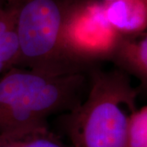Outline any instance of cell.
Returning a JSON list of instances; mask_svg holds the SVG:
<instances>
[{
    "mask_svg": "<svg viewBox=\"0 0 147 147\" xmlns=\"http://www.w3.org/2000/svg\"><path fill=\"white\" fill-rule=\"evenodd\" d=\"M88 76H51L12 67L0 76V134L47 127V119L82 102Z\"/></svg>",
    "mask_w": 147,
    "mask_h": 147,
    "instance_id": "6da1fadb",
    "label": "cell"
},
{
    "mask_svg": "<svg viewBox=\"0 0 147 147\" xmlns=\"http://www.w3.org/2000/svg\"><path fill=\"white\" fill-rule=\"evenodd\" d=\"M87 73V98L64 119L70 146L124 147L129 115L123 106L137 109L139 91L132 86L129 75L119 69L104 70L94 65Z\"/></svg>",
    "mask_w": 147,
    "mask_h": 147,
    "instance_id": "7a4b0ae2",
    "label": "cell"
},
{
    "mask_svg": "<svg viewBox=\"0 0 147 147\" xmlns=\"http://www.w3.org/2000/svg\"><path fill=\"white\" fill-rule=\"evenodd\" d=\"M14 17L17 67L51 76L87 73L65 41L71 6L67 0H5Z\"/></svg>",
    "mask_w": 147,
    "mask_h": 147,
    "instance_id": "3957f363",
    "label": "cell"
},
{
    "mask_svg": "<svg viewBox=\"0 0 147 147\" xmlns=\"http://www.w3.org/2000/svg\"><path fill=\"white\" fill-rule=\"evenodd\" d=\"M119 34L105 20L103 7L84 0L72 4L65 41L69 51L88 69L107 61Z\"/></svg>",
    "mask_w": 147,
    "mask_h": 147,
    "instance_id": "277c9868",
    "label": "cell"
},
{
    "mask_svg": "<svg viewBox=\"0 0 147 147\" xmlns=\"http://www.w3.org/2000/svg\"><path fill=\"white\" fill-rule=\"evenodd\" d=\"M107 61L117 69L137 78L143 88L147 86V34H119Z\"/></svg>",
    "mask_w": 147,
    "mask_h": 147,
    "instance_id": "5b68a950",
    "label": "cell"
},
{
    "mask_svg": "<svg viewBox=\"0 0 147 147\" xmlns=\"http://www.w3.org/2000/svg\"><path fill=\"white\" fill-rule=\"evenodd\" d=\"M103 12L107 22L119 34L146 32L147 0H119L103 7Z\"/></svg>",
    "mask_w": 147,
    "mask_h": 147,
    "instance_id": "8992f818",
    "label": "cell"
},
{
    "mask_svg": "<svg viewBox=\"0 0 147 147\" xmlns=\"http://www.w3.org/2000/svg\"><path fill=\"white\" fill-rule=\"evenodd\" d=\"M19 57L12 11L5 4L0 9V76L17 65Z\"/></svg>",
    "mask_w": 147,
    "mask_h": 147,
    "instance_id": "52a82bcc",
    "label": "cell"
},
{
    "mask_svg": "<svg viewBox=\"0 0 147 147\" xmlns=\"http://www.w3.org/2000/svg\"><path fill=\"white\" fill-rule=\"evenodd\" d=\"M0 147H71L51 131L42 127L17 133L0 134Z\"/></svg>",
    "mask_w": 147,
    "mask_h": 147,
    "instance_id": "ba28073f",
    "label": "cell"
},
{
    "mask_svg": "<svg viewBox=\"0 0 147 147\" xmlns=\"http://www.w3.org/2000/svg\"><path fill=\"white\" fill-rule=\"evenodd\" d=\"M124 147H147V106L131 111L127 118Z\"/></svg>",
    "mask_w": 147,
    "mask_h": 147,
    "instance_id": "9c48e42d",
    "label": "cell"
},
{
    "mask_svg": "<svg viewBox=\"0 0 147 147\" xmlns=\"http://www.w3.org/2000/svg\"><path fill=\"white\" fill-rule=\"evenodd\" d=\"M86 1L88 3H93V4H96V5L101 6V7H105V6L110 4L111 3H114L116 1H119V0H84Z\"/></svg>",
    "mask_w": 147,
    "mask_h": 147,
    "instance_id": "30bf717a",
    "label": "cell"
},
{
    "mask_svg": "<svg viewBox=\"0 0 147 147\" xmlns=\"http://www.w3.org/2000/svg\"><path fill=\"white\" fill-rule=\"evenodd\" d=\"M5 4V0H0V9Z\"/></svg>",
    "mask_w": 147,
    "mask_h": 147,
    "instance_id": "8fae6325",
    "label": "cell"
},
{
    "mask_svg": "<svg viewBox=\"0 0 147 147\" xmlns=\"http://www.w3.org/2000/svg\"><path fill=\"white\" fill-rule=\"evenodd\" d=\"M67 1L69 2V3H77V2H79L81 0H67Z\"/></svg>",
    "mask_w": 147,
    "mask_h": 147,
    "instance_id": "7c38bea8",
    "label": "cell"
}]
</instances>
